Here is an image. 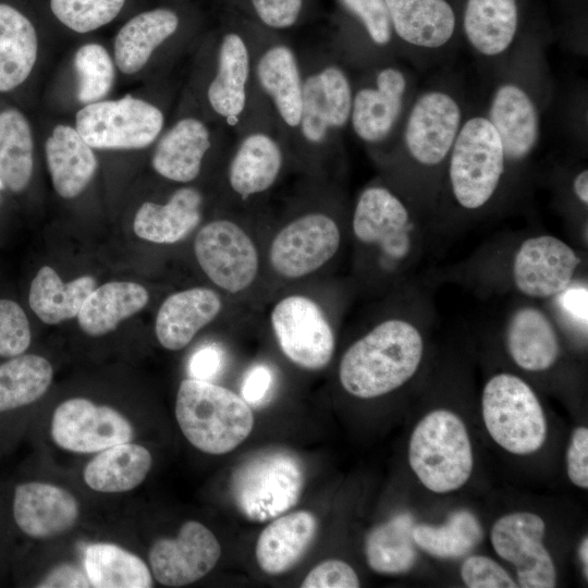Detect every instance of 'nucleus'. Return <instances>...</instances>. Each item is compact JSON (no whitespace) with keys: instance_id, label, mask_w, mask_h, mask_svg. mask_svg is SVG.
<instances>
[{"instance_id":"obj_27","label":"nucleus","mask_w":588,"mask_h":588,"mask_svg":"<svg viewBox=\"0 0 588 588\" xmlns=\"http://www.w3.org/2000/svg\"><path fill=\"white\" fill-rule=\"evenodd\" d=\"M210 146L208 127L198 119L184 118L161 136L151 166L167 180L188 183L199 175Z\"/></svg>"},{"instance_id":"obj_19","label":"nucleus","mask_w":588,"mask_h":588,"mask_svg":"<svg viewBox=\"0 0 588 588\" xmlns=\"http://www.w3.org/2000/svg\"><path fill=\"white\" fill-rule=\"evenodd\" d=\"M394 37L418 54L450 48L460 35L461 0H385Z\"/></svg>"},{"instance_id":"obj_52","label":"nucleus","mask_w":588,"mask_h":588,"mask_svg":"<svg viewBox=\"0 0 588 588\" xmlns=\"http://www.w3.org/2000/svg\"><path fill=\"white\" fill-rule=\"evenodd\" d=\"M39 588H82L91 587V583L82 567L73 563L54 566L36 585Z\"/></svg>"},{"instance_id":"obj_49","label":"nucleus","mask_w":588,"mask_h":588,"mask_svg":"<svg viewBox=\"0 0 588 588\" xmlns=\"http://www.w3.org/2000/svg\"><path fill=\"white\" fill-rule=\"evenodd\" d=\"M566 469L571 481L579 488H588V429L578 427L573 431L566 453Z\"/></svg>"},{"instance_id":"obj_43","label":"nucleus","mask_w":588,"mask_h":588,"mask_svg":"<svg viewBox=\"0 0 588 588\" xmlns=\"http://www.w3.org/2000/svg\"><path fill=\"white\" fill-rule=\"evenodd\" d=\"M125 0H50L53 15L76 33L96 30L112 22Z\"/></svg>"},{"instance_id":"obj_12","label":"nucleus","mask_w":588,"mask_h":588,"mask_svg":"<svg viewBox=\"0 0 588 588\" xmlns=\"http://www.w3.org/2000/svg\"><path fill=\"white\" fill-rule=\"evenodd\" d=\"M352 230L358 243L378 250L391 265L405 260L413 247L411 212L396 194L382 185H370L360 192Z\"/></svg>"},{"instance_id":"obj_24","label":"nucleus","mask_w":588,"mask_h":588,"mask_svg":"<svg viewBox=\"0 0 588 588\" xmlns=\"http://www.w3.org/2000/svg\"><path fill=\"white\" fill-rule=\"evenodd\" d=\"M318 529L315 515L308 511L280 515L261 531L256 542V561L268 575H280L293 568L311 546Z\"/></svg>"},{"instance_id":"obj_31","label":"nucleus","mask_w":588,"mask_h":588,"mask_svg":"<svg viewBox=\"0 0 588 588\" xmlns=\"http://www.w3.org/2000/svg\"><path fill=\"white\" fill-rule=\"evenodd\" d=\"M38 56L32 21L15 7L0 2V94H8L29 77Z\"/></svg>"},{"instance_id":"obj_13","label":"nucleus","mask_w":588,"mask_h":588,"mask_svg":"<svg viewBox=\"0 0 588 588\" xmlns=\"http://www.w3.org/2000/svg\"><path fill=\"white\" fill-rule=\"evenodd\" d=\"M50 436L56 445L64 451L91 454L131 442L134 428L118 409L84 397H73L60 403L53 411Z\"/></svg>"},{"instance_id":"obj_23","label":"nucleus","mask_w":588,"mask_h":588,"mask_svg":"<svg viewBox=\"0 0 588 588\" xmlns=\"http://www.w3.org/2000/svg\"><path fill=\"white\" fill-rule=\"evenodd\" d=\"M217 291L195 286L169 295L159 307L155 333L160 345L169 351L186 347L195 335L222 310Z\"/></svg>"},{"instance_id":"obj_48","label":"nucleus","mask_w":588,"mask_h":588,"mask_svg":"<svg viewBox=\"0 0 588 588\" xmlns=\"http://www.w3.org/2000/svg\"><path fill=\"white\" fill-rule=\"evenodd\" d=\"M260 22L272 29L292 27L299 19L303 0H249Z\"/></svg>"},{"instance_id":"obj_17","label":"nucleus","mask_w":588,"mask_h":588,"mask_svg":"<svg viewBox=\"0 0 588 588\" xmlns=\"http://www.w3.org/2000/svg\"><path fill=\"white\" fill-rule=\"evenodd\" d=\"M221 546L204 524L185 522L175 537L156 540L148 552L152 577L167 587H182L206 576L218 563Z\"/></svg>"},{"instance_id":"obj_4","label":"nucleus","mask_w":588,"mask_h":588,"mask_svg":"<svg viewBox=\"0 0 588 588\" xmlns=\"http://www.w3.org/2000/svg\"><path fill=\"white\" fill-rule=\"evenodd\" d=\"M408 462L432 492L448 493L463 487L471 475L474 458L462 419L448 409L427 414L411 436Z\"/></svg>"},{"instance_id":"obj_33","label":"nucleus","mask_w":588,"mask_h":588,"mask_svg":"<svg viewBox=\"0 0 588 588\" xmlns=\"http://www.w3.org/2000/svg\"><path fill=\"white\" fill-rule=\"evenodd\" d=\"M151 466L147 448L126 442L98 452L84 467L83 479L94 491L122 493L142 485Z\"/></svg>"},{"instance_id":"obj_10","label":"nucleus","mask_w":588,"mask_h":588,"mask_svg":"<svg viewBox=\"0 0 588 588\" xmlns=\"http://www.w3.org/2000/svg\"><path fill=\"white\" fill-rule=\"evenodd\" d=\"M340 245L338 222L321 211L307 212L274 234L268 249L269 265L280 278L299 280L323 268Z\"/></svg>"},{"instance_id":"obj_9","label":"nucleus","mask_w":588,"mask_h":588,"mask_svg":"<svg viewBox=\"0 0 588 588\" xmlns=\"http://www.w3.org/2000/svg\"><path fill=\"white\" fill-rule=\"evenodd\" d=\"M164 123L156 106L130 95L85 105L75 128L96 149H143L159 136Z\"/></svg>"},{"instance_id":"obj_53","label":"nucleus","mask_w":588,"mask_h":588,"mask_svg":"<svg viewBox=\"0 0 588 588\" xmlns=\"http://www.w3.org/2000/svg\"><path fill=\"white\" fill-rule=\"evenodd\" d=\"M558 296L564 311L580 326L587 328V287L569 285Z\"/></svg>"},{"instance_id":"obj_8","label":"nucleus","mask_w":588,"mask_h":588,"mask_svg":"<svg viewBox=\"0 0 588 588\" xmlns=\"http://www.w3.org/2000/svg\"><path fill=\"white\" fill-rule=\"evenodd\" d=\"M269 322L282 354L296 367L318 371L326 368L335 351V334L322 306L301 293L274 303Z\"/></svg>"},{"instance_id":"obj_44","label":"nucleus","mask_w":588,"mask_h":588,"mask_svg":"<svg viewBox=\"0 0 588 588\" xmlns=\"http://www.w3.org/2000/svg\"><path fill=\"white\" fill-rule=\"evenodd\" d=\"M364 28L377 47H388L394 40L393 28L385 0H339Z\"/></svg>"},{"instance_id":"obj_3","label":"nucleus","mask_w":588,"mask_h":588,"mask_svg":"<svg viewBox=\"0 0 588 588\" xmlns=\"http://www.w3.org/2000/svg\"><path fill=\"white\" fill-rule=\"evenodd\" d=\"M305 485L301 458L283 449L258 452L238 464L230 479L235 507L248 520L265 523L286 513Z\"/></svg>"},{"instance_id":"obj_36","label":"nucleus","mask_w":588,"mask_h":588,"mask_svg":"<svg viewBox=\"0 0 588 588\" xmlns=\"http://www.w3.org/2000/svg\"><path fill=\"white\" fill-rule=\"evenodd\" d=\"M95 287L96 281L90 275L63 283L51 267L44 266L32 281L28 302L42 322L57 324L76 317Z\"/></svg>"},{"instance_id":"obj_38","label":"nucleus","mask_w":588,"mask_h":588,"mask_svg":"<svg viewBox=\"0 0 588 588\" xmlns=\"http://www.w3.org/2000/svg\"><path fill=\"white\" fill-rule=\"evenodd\" d=\"M414 526L412 515L403 513L378 525L367 535L365 555L373 572L400 575L414 566L417 560Z\"/></svg>"},{"instance_id":"obj_30","label":"nucleus","mask_w":588,"mask_h":588,"mask_svg":"<svg viewBox=\"0 0 588 588\" xmlns=\"http://www.w3.org/2000/svg\"><path fill=\"white\" fill-rule=\"evenodd\" d=\"M249 72V52L244 38L235 32L226 33L219 46L217 71L207 96L212 110L230 123L245 109Z\"/></svg>"},{"instance_id":"obj_20","label":"nucleus","mask_w":588,"mask_h":588,"mask_svg":"<svg viewBox=\"0 0 588 588\" xmlns=\"http://www.w3.org/2000/svg\"><path fill=\"white\" fill-rule=\"evenodd\" d=\"M353 88L346 72L328 64L308 75L303 83L299 131L313 145L323 144L330 132L350 122Z\"/></svg>"},{"instance_id":"obj_35","label":"nucleus","mask_w":588,"mask_h":588,"mask_svg":"<svg viewBox=\"0 0 588 588\" xmlns=\"http://www.w3.org/2000/svg\"><path fill=\"white\" fill-rule=\"evenodd\" d=\"M149 294L139 283L112 281L96 286L77 314L81 329L100 336L113 331L121 321L137 314L148 303Z\"/></svg>"},{"instance_id":"obj_55","label":"nucleus","mask_w":588,"mask_h":588,"mask_svg":"<svg viewBox=\"0 0 588 588\" xmlns=\"http://www.w3.org/2000/svg\"><path fill=\"white\" fill-rule=\"evenodd\" d=\"M579 559L584 568L585 577L588 574V539L585 537L579 547Z\"/></svg>"},{"instance_id":"obj_46","label":"nucleus","mask_w":588,"mask_h":588,"mask_svg":"<svg viewBox=\"0 0 588 588\" xmlns=\"http://www.w3.org/2000/svg\"><path fill=\"white\" fill-rule=\"evenodd\" d=\"M461 577L469 588L517 587L500 564L485 555H471L465 559L461 566Z\"/></svg>"},{"instance_id":"obj_26","label":"nucleus","mask_w":588,"mask_h":588,"mask_svg":"<svg viewBox=\"0 0 588 588\" xmlns=\"http://www.w3.org/2000/svg\"><path fill=\"white\" fill-rule=\"evenodd\" d=\"M201 206L199 191L181 187L164 204L144 203L135 215L134 232L139 238L156 244L181 242L200 223Z\"/></svg>"},{"instance_id":"obj_16","label":"nucleus","mask_w":588,"mask_h":588,"mask_svg":"<svg viewBox=\"0 0 588 588\" xmlns=\"http://www.w3.org/2000/svg\"><path fill=\"white\" fill-rule=\"evenodd\" d=\"M543 519L535 513L516 512L499 518L492 526L490 539L495 553L516 568L523 588H553L556 571L542 543Z\"/></svg>"},{"instance_id":"obj_7","label":"nucleus","mask_w":588,"mask_h":588,"mask_svg":"<svg viewBox=\"0 0 588 588\" xmlns=\"http://www.w3.org/2000/svg\"><path fill=\"white\" fill-rule=\"evenodd\" d=\"M465 117L462 101L448 87L434 85L416 94L401 133L408 158L424 169L446 162Z\"/></svg>"},{"instance_id":"obj_32","label":"nucleus","mask_w":588,"mask_h":588,"mask_svg":"<svg viewBox=\"0 0 588 588\" xmlns=\"http://www.w3.org/2000/svg\"><path fill=\"white\" fill-rule=\"evenodd\" d=\"M177 14L167 8L142 12L128 20L114 38V60L124 74L140 71L152 52L179 27Z\"/></svg>"},{"instance_id":"obj_18","label":"nucleus","mask_w":588,"mask_h":588,"mask_svg":"<svg viewBox=\"0 0 588 588\" xmlns=\"http://www.w3.org/2000/svg\"><path fill=\"white\" fill-rule=\"evenodd\" d=\"M581 259L567 243L552 236L526 238L517 248L512 266L516 289L531 298L558 296L567 289Z\"/></svg>"},{"instance_id":"obj_40","label":"nucleus","mask_w":588,"mask_h":588,"mask_svg":"<svg viewBox=\"0 0 588 588\" xmlns=\"http://www.w3.org/2000/svg\"><path fill=\"white\" fill-rule=\"evenodd\" d=\"M53 368L36 354H21L0 365V413L38 401L49 389Z\"/></svg>"},{"instance_id":"obj_56","label":"nucleus","mask_w":588,"mask_h":588,"mask_svg":"<svg viewBox=\"0 0 588 588\" xmlns=\"http://www.w3.org/2000/svg\"><path fill=\"white\" fill-rule=\"evenodd\" d=\"M5 189L4 187V184L2 183V181L0 180V193ZM0 203H1V194H0Z\"/></svg>"},{"instance_id":"obj_45","label":"nucleus","mask_w":588,"mask_h":588,"mask_svg":"<svg viewBox=\"0 0 588 588\" xmlns=\"http://www.w3.org/2000/svg\"><path fill=\"white\" fill-rule=\"evenodd\" d=\"M30 339L28 319L21 306L10 299H0V356L23 354Z\"/></svg>"},{"instance_id":"obj_34","label":"nucleus","mask_w":588,"mask_h":588,"mask_svg":"<svg viewBox=\"0 0 588 588\" xmlns=\"http://www.w3.org/2000/svg\"><path fill=\"white\" fill-rule=\"evenodd\" d=\"M255 71L284 124L297 128L304 79L294 51L286 45L271 46L260 56Z\"/></svg>"},{"instance_id":"obj_11","label":"nucleus","mask_w":588,"mask_h":588,"mask_svg":"<svg viewBox=\"0 0 588 588\" xmlns=\"http://www.w3.org/2000/svg\"><path fill=\"white\" fill-rule=\"evenodd\" d=\"M194 254L203 272L224 292H244L258 277L257 246L232 220L217 219L201 226L194 240Z\"/></svg>"},{"instance_id":"obj_1","label":"nucleus","mask_w":588,"mask_h":588,"mask_svg":"<svg viewBox=\"0 0 588 588\" xmlns=\"http://www.w3.org/2000/svg\"><path fill=\"white\" fill-rule=\"evenodd\" d=\"M422 354L421 333L412 322L385 319L345 351L339 380L355 397H378L407 382L417 371Z\"/></svg>"},{"instance_id":"obj_41","label":"nucleus","mask_w":588,"mask_h":588,"mask_svg":"<svg viewBox=\"0 0 588 588\" xmlns=\"http://www.w3.org/2000/svg\"><path fill=\"white\" fill-rule=\"evenodd\" d=\"M413 538L421 550L440 559H457L473 550L482 538L477 517L461 510L451 514L442 526L415 525Z\"/></svg>"},{"instance_id":"obj_5","label":"nucleus","mask_w":588,"mask_h":588,"mask_svg":"<svg viewBox=\"0 0 588 588\" xmlns=\"http://www.w3.org/2000/svg\"><path fill=\"white\" fill-rule=\"evenodd\" d=\"M446 162L460 207L478 210L493 198L507 164L501 139L483 113L465 117Z\"/></svg>"},{"instance_id":"obj_42","label":"nucleus","mask_w":588,"mask_h":588,"mask_svg":"<svg viewBox=\"0 0 588 588\" xmlns=\"http://www.w3.org/2000/svg\"><path fill=\"white\" fill-rule=\"evenodd\" d=\"M74 68L78 77L79 102H96L108 95L114 82V65L103 46H81L74 56Z\"/></svg>"},{"instance_id":"obj_2","label":"nucleus","mask_w":588,"mask_h":588,"mask_svg":"<svg viewBox=\"0 0 588 588\" xmlns=\"http://www.w3.org/2000/svg\"><path fill=\"white\" fill-rule=\"evenodd\" d=\"M175 418L193 446L213 455L233 451L254 427L253 412L242 396L211 381L194 378L180 383Z\"/></svg>"},{"instance_id":"obj_54","label":"nucleus","mask_w":588,"mask_h":588,"mask_svg":"<svg viewBox=\"0 0 588 588\" xmlns=\"http://www.w3.org/2000/svg\"><path fill=\"white\" fill-rule=\"evenodd\" d=\"M573 192L576 198L587 207L588 205V170L579 171L572 183Z\"/></svg>"},{"instance_id":"obj_50","label":"nucleus","mask_w":588,"mask_h":588,"mask_svg":"<svg viewBox=\"0 0 588 588\" xmlns=\"http://www.w3.org/2000/svg\"><path fill=\"white\" fill-rule=\"evenodd\" d=\"M274 375L270 367L264 364L253 366L245 375L241 394L243 400L250 406H259L265 403L273 387Z\"/></svg>"},{"instance_id":"obj_28","label":"nucleus","mask_w":588,"mask_h":588,"mask_svg":"<svg viewBox=\"0 0 588 588\" xmlns=\"http://www.w3.org/2000/svg\"><path fill=\"white\" fill-rule=\"evenodd\" d=\"M45 155L52 185L66 199L85 189L98 167L93 148L70 125L53 128L45 143Z\"/></svg>"},{"instance_id":"obj_21","label":"nucleus","mask_w":588,"mask_h":588,"mask_svg":"<svg viewBox=\"0 0 588 588\" xmlns=\"http://www.w3.org/2000/svg\"><path fill=\"white\" fill-rule=\"evenodd\" d=\"M524 10V0H461L460 34L478 57L499 59L518 38Z\"/></svg>"},{"instance_id":"obj_22","label":"nucleus","mask_w":588,"mask_h":588,"mask_svg":"<svg viewBox=\"0 0 588 588\" xmlns=\"http://www.w3.org/2000/svg\"><path fill=\"white\" fill-rule=\"evenodd\" d=\"M13 517L20 530L33 539L58 537L72 529L79 518V503L69 490L42 481L16 486Z\"/></svg>"},{"instance_id":"obj_47","label":"nucleus","mask_w":588,"mask_h":588,"mask_svg":"<svg viewBox=\"0 0 588 588\" xmlns=\"http://www.w3.org/2000/svg\"><path fill=\"white\" fill-rule=\"evenodd\" d=\"M301 586L303 588H357L359 579L350 564L342 560L329 559L315 566Z\"/></svg>"},{"instance_id":"obj_29","label":"nucleus","mask_w":588,"mask_h":588,"mask_svg":"<svg viewBox=\"0 0 588 588\" xmlns=\"http://www.w3.org/2000/svg\"><path fill=\"white\" fill-rule=\"evenodd\" d=\"M282 166L283 154L275 139L262 132L248 134L229 164L231 189L243 199L261 194L277 182Z\"/></svg>"},{"instance_id":"obj_39","label":"nucleus","mask_w":588,"mask_h":588,"mask_svg":"<svg viewBox=\"0 0 588 588\" xmlns=\"http://www.w3.org/2000/svg\"><path fill=\"white\" fill-rule=\"evenodd\" d=\"M34 140L30 124L14 107L0 110V180L13 193L23 192L33 175Z\"/></svg>"},{"instance_id":"obj_25","label":"nucleus","mask_w":588,"mask_h":588,"mask_svg":"<svg viewBox=\"0 0 588 588\" xmlns=\"http://www.w3.org/2000/svg\"><path fill=\"white\" fill-rule=\"evenodd\" d=\"M506 348L513 362L526 371H544L559 359L561 346L556 330L539 308L516 309L505 330Z\"/></svg>"},{"instance_id":"obj_6","label":"nucleus","mask_w":588,"mask_h":588,"mask_svg":"<svg viewBox=\"0 0 588 588\" xmlns=\"http://www.w3.org/2000/svg\"><path fill=\"white\" fill-rule=\"evenodd\" d=\"M486 428L497 444L510 453L538 451L547 438L542 406L527 382L511 373H498L485 385L481 397Z\"/></svg>"},{"instance_id":"obj_14","label":"nucleus","mask_w":588,"mask_h":588,"mask_svg":"<svg viewBox=\"0 0 588 588\" xmlns=\"http://www.w3.org/2000/svg\"><path fill=\"white\" fill-rule=\"evenodd\" d=\"M409 74L399 65L379 69L372 81L353 91L350 124L365 144L378 145L403 124L412 97Z\"/></svg>"},{"instance_id":"obj_37","label":"nucleus","mask_w":588,"mask_h":588,"mask_svg":"<svg viewBox=\"0 0 588 588\" xmlns=\"http://www.w3.org/2000/svg\"><path fill=\"white\" fill-rule=\"evenodd\" d=\"M84 569L96 588H150L149 566L135 553L111 542H95L85 549Z\"/></svg>"},{"instance_id":"obj_51","label":"nucleus","mask_w":588,"mask_h":588,"mask_svg":"<svg viewBox=\"0 0 588 588\" xmlns=\"http://www.w3.org/2000/svg\"><path fill=\"white\" fill-rule=\"evenodd\" d=\"M224 364V354L216 344L204 345L198 348L188 362L189 378L211 381L221 371Z\"/></svg>"},{"instance_id":"obj_15","label":"nucleus","mask_w":588,"mask_h":588,"mask_svg":"<svg viewBox=\"0 0 588 588\" xmlns=\"http://www.w3.org/2000/svg\"><path fill=\"white\" fill-rule=\"evenodd\" d=\"M483 114L501 139L506 164L531 157L540 140L541 114L531 87L523 78L506 76L498 82Z\"/></svg>"}]
</instances>
